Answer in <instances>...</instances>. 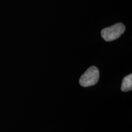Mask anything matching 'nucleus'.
Listing matches in <instances>:
<instances>
[{"label": "nucleus", "mask_w": 132, "mask_h": 132, "mask_svg": "<svg viewBox=\"0 0 132 132\" xmlns=\"http://www.w3.org/2000/svg\"><path fill=\"white\" fill-rule=\"evenodd\" d=\"M132 89V74H130L124 77L122 80L121 90L123 92H127Z\"/></svg>", "instance_id": "3"}, {"label": "nucleus", "mask_w": 132, "mask_h": 132, "mask_svg": "<svg viewBox=\"0 0 132 132\" xmlns=\"http://www.w3.org/2000/svg\"><path fill=\"white\" fill-rule=\"evenodd\" d=\"M99 70L95 66H92L86 71L80 79V84L83 87L95 85L99 79Z\"/></svg>", "instance_id": "2"}, {"label": "nucleus", "mask_w": 132, "mask_h": 132, "mask_svg": "<svg viewBox=\"0 0 132 132\" xmlns=\"http://www.w3.org/2000/svg\"><path fill=\"white\" fill-rule=\"evenodd\" d=\"M125 27L122 23H117L102 29V37L105 41H113L117 39L124 32Z\"/></svg>", "instance_id": "1"}]
</instances>
